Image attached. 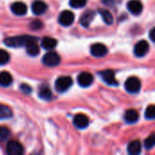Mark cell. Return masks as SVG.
Here are the masks:
<instances>
[{
    "mask_svg": "<svg viewBox=\"0 0 155 155\" xmlns=\"http://www.w3.org/2000/svg\"><path fill=\"white\" fill-rule=\"evenodd\" d=\"M9 59H10L9 54L5 50L0 49V65H4L7 64Z\"/></svg>",
    "mask_w": 155,
    "mask_h": 155,
    "instance_id": "25",
    "label": "cell"
},
{
    "mask_svg": "<svg viewBox=\"0 0 155 155\" xmlns=\"http://www.w3.org/2000/svg\"><path fill=\"white\" fill-rule=\"evenodd\" d=\"M87 0H70L69 4L73 8H82L86 5Z\"/></svg>",
    "mask_w": 155,
    "mask_h": 155,
    "instance_id": "27",
    "label": "cell"
},
{
    "mask_svg": "<svg viewBox=\"0 0 155 155\" xmlns=\"http://www.w3.org/2000/svg\"><path fill=\"white\" fill-rule=\"evenodd\" d=\"M154 28H153L152 30H151V32H150V38H151V40L152 41H154L155 39V36H154Z\"/></svg>",
    "mask_w": 155,
    "mask_h": 155,
    "instance_id": "31",
    "label": "cell"
},
{
    "mask_svg": "<svg viewBox=\"0 0 155 155\" xmlns=\"http://www.w3.org/2000/svg\"><path fill=\"white\" fill-rule=\"evenodd\" d=\"M90 52H91V54H92L93 56H95V57H103V56H104V55L107 54L108 49H107V47L104 45L100 44V43H97V44H94L91 46Z\"/></svg>",
    "mask_w": 155,
    "mask_h": 155,
    "instance_id": "8",
    "label": "cell"
},
{
    "mask_svg": "<svg viewBox=\"0 0 155 155\" xmlns=\"http://www.w3.org/2000/svg\"><path fill=\"white\" fill-rule=\"evenodd\" d=\"M6 153L9 155H21L24 153V148L17 141H9L6 145Z\"/></svg>",
    "mask_w": 155,
    "mask_h": 155,
    "instance_id": "5",
    "label": "cell"
},
{
    "mask_svg": "<svg viewBox=\"0 0 155 155\" xmlns=\"http://www.w3.org/2000/svg\"><path fill=\"white\" fill-rule=\"evenodd\" d=\"M10 132L8 128L5 126H0V143H3L9 137Z\"/></svg>",
    "mask_w": 155,
    "mask_h": 155,
    "instance_id": "28",
    "label": "cell"
},
{
    "mask_svg": "<svg viewBox=\"0 0 155 155\" xmlns=\"http://www.w3.org/2000/svg\"><path fill=\"white\" fill-rule=\"evenodd\" d=\"M149 51V44L144 41V40H142L140 42H138L135 46H134V54L138 57H142V56H144Z\"/></svg>",
    "mask_w": 155,
    "mask_h": 155,
    "instance_id": "10",
    "label": "cell"
},
{
    "mask_svg": "<svg viewBox=\"0 0 155 155\" xmlns=\"http://www.w3.org/2000/svg\"><path fill=\"white\" fill-rule=\"evenodd\" d=\"M12 115H13V113L9 107L0 104V120L9 119L12 117Z\"/></svg>",
    "mask_w": 155,
    "mask_h": 155,
    "instance_id": "23",
    "label": "cell"
},
{
    "mask_svg": "<svg viewBox=\"0 0 155 155\" xmlns=\"http://www.w3.org/2000/svg\"><path fill=\"white\" fill-rule=\"evenodd\" d=\"M155 143V136L154 134H152L145 141H144V146L147 150H151L153 149V147L154 146Z\"/></svg>",
    "mask_w": 155,
    "mask_h": 155,
    "instance_id": "26",
    "label": "cell"
},
{
    "mask_svg": "<svg viewBox=\"0 0 155 155\" xmlns=\"http://www.w3.org/2000/svg\"><path fill=\"white\" fill-rule=\"evenodd\" d=\"M100 75L102 77V79L104 80V82L109 85L112 86H116L118 85V82L115 78V74L113 70H104L102 71L100 73Z\"/></svg>",
    "mask_w": 155,
    "mask_h": 155,
    "instance_id": "7",
    "label": "cell"
},
{
    "mask_svg": "<svg viewBox=\"0 0 155 155\" xmlns=\"http://www.w3.org/2000/svg\"><path fill=\"white\" fill-rule=\"evenodd\" d=\"M128 153L132 155L139 154L142 152V144L140 143V141L135 140V141H132L129 144H128Z\"/></svg>",
    "mask_w": 155,
    "mask_h": 155,
    "instance_id": "16",
    "label": "cell"
},
{
    "mask_svg": "<svg viewBox=\"0 0 155 155\" xmlns=\"http://www.w3.org/2000/svg\"><path fill=\"white\" fill-rule=\"evenodd\" d=\"M104 4L107 5H111L113 4V0H103Z\"/></svg>",
    "mask_w": 155,
    "mask_h": 155,
    "instance_id": "32",
    "label": "cell"
},
{
    "mask_svg": "<svg viewBox=\"0 0 155 155\" xmlns=\"http://www.w3.org/2000/svg\"><path fill=\"white\" fill-rule=\"evenodd\" d=\"M11 11L15 15H24L27 12V6L23 2H15L11 5Z\"/></svg>",
    "mask_w": 155,
    "mask_h": 155,
    "instance_id": "13",
    "label": "cell"
},
{
    "mask_svg": "<svg viewBox=\"0 0 155 155\" xmlns=\"http://www.w3.org/2000/svg\"><path fill=\"white\" fill-rule=\"evenodd\" d=\"M74 15L72 11H69V10L63 11L58 17L59 24L64 26L71 25L74 23Z\"/></svg>",
    "mask_w": 155,
    "mask_h": 155,
    "instance_id": "6",
    "label": "cell"
},
{
    "mask_svg": "<svg viewBox=\"0 0 155 155\" xmlns=\"http://www.w3.org/2000/svg\"><path fill=\"white\" fill-rule=\"evenodd\" d=\"M74 124L79 129H84L89 124V118L83 114H78L74 117Z\"/></svg>",
    "mask_w": 155,
    "mask_h": 155,
    "instance_id": "11",
    "label": "cell"
},
{
    "mask_svg": "<svg viewBox=\"0 0 155 155\" xmlns=\"http://www.w3.org/2000/svg\"><path fill=\"white\" fill-rule=\"evenodd\" d=\"M124 86H125V89L127 92H129L131 94H136L141 90L142 84H141V81L139 80V78H137L135 76H132L126 80Z\"/></svg>",
    "mask_w": 155,
    "mask_h": 155,
    "instance_id": "3",
    "label": "cell"
},
{
    "mask_svg": "<svg viewBox=\"0 0 155 155\" xmlns=\"http://www.w3.org/2000/svg\"><path fill=\"white\" fill-rule=\"evenodd\" d=\"M77 82L80 86L82 87H88L90 86L94 82V76L88 73V72H83L81 73L77 77Z\"/></svg>",
    "mask_w": 155,
    "mask_h": 155,
    "instance_id": "9",
    "label": "cell"
},
{
    "mask_svg": "<svg viewBox=\"0 0 155 155\" xmlns=\"http://www.w3.org/2000/svg\"><path fill=\"white\" fill-rule=\"evenodd\" d=\"M43 64L48 67H54L60 64L61 58L59 54L55 52H49L45 54L43 57Z\"/></svg>",
    "mask_w": 155,
    "mask_h": 155,
    "instance_id": "4",
    "label": "cell"
},
{
    "mask_svg": "<svg viewBox=\"0 0 155 155\" xmlns=\"http://www.w3.org/2000/svg\"><path fill=\"white\" fill-rule=\"evenodd\" d=\"M128 10L134 15H138L143 11V4L140 0H130L127 4Z\"/></svg>",
    "mask_w": 155,
    "mask_h": 155,
    "instance_id": "12",
    "label": "cell"
},
{
    "mask_svg": "<svg viewBox=\"0 0 155 155\" xmlns=\"http://www.w3.org/2000/svg\"><path fill=\"white\" fill-rule=\"evenodd\" d=\"M20 89H21V91L23 92V93H25V94H30L31 92H32V88H31V86H29L28 84H21L20 85Z\"/></svg>",
    "mask_w": 155,
    "mask_h": 155,
    "instance_id": "30",
    "label": "cell"
},
{
    "mask_svg": "<svg viewBox=\"0 0 155 155\" xmlns=\"http://www.w3.org/2000/svg\"><path fill=\"white\" fill-rule=\"evenodd\" d=\"M25 50H26V53L30 56H36L39 54V52H40L39 46H38V45L36 43V40L28 43L25 45Z\"/></svg>",
    "mask_w": 155,
    "mask_h": 155,
    "instance_id": "17",
    "label": "cell"
},
{
    "mask_svg": "<svg viewBox=\"0 0 155 155\" xmlns=\"http://www.w3.org/2000/svg\"><path fill=\"white\" fill-rule=\"evenodd\" d=\"M94 15H95V12H94L93 10H88V11L84 12L80 18V24L84 27L89 26L91 22L94 20Z\"/></svg>",
    "mask_w": 155,
    "mask_h": 155,
    "instance_id": "15",
    "label": "cell"
},
{
    "mask_svg": "<svg viewBox=\"0 0 155 155\" xmlns=\"http://www.w3.org/2000/svg\"><path fill=\"white\" fill-rule=\"evenodd\" d=\"M30 27L34 30H38L43 27V23L40 20H35L30 24Z\"/></svg>",
    "mask_w": 155,
    "mask_h": 155,
    "instance_id": "29",
    "label": "cell"
},
{
    "mask_svg": "<svg viewBox=\"0 0 155 155\" xmlns=\"http://www.w3.org/2000/svg\"><path fill=\"white\" fill-rule=\"evenodd\" d=\"M35 40H36V37L31 35H17L6 38L5 40V45L9 47H22Z\"/></svg>",
    "mask_w": 155,
    "mask_h": 155,
    "instance_id": "1",
    "label": "cell"
},
{
    "mask_svg": "<svg viewBox=\"0 0 155 155\" xmlns=\"http://www.w3.org/2000/svg\"><path fill=\"white\" fill-rule=\"evenodd\" d=\"M56 45H57V41L52 37H45V38H43V40L41 42V45L43 46V48H45L46 50L54 49L56 46Z\"/></svg>",
    "mask_w": 155,
    "mask_h": 155,
    "instance_id": "20",
    "label": "cell"
},
{
    "mask_svg": "<svg viewBox=\"0 0 155 155\" xmlns=\"http://www.w3.org/2000/svg\"><path fill=\"white\" fill-rule=\"evenodd\" d=\"M12 83H13V77L8 72L3 71L0 73V85L1 86L6 87V86H9Z\"/></svg>",
    "mask_w": 155,
    "mask_h": 155,
    "instance_id": "19",
    "label": "cell"
},
{
    "mask_svg": "<svg viewBox=\"0 0 155 155\" xmlns=\"http://www.w3.org/2000/svg\"><path fill=\"white\" fill-rule=\"evenodd\" d=\"M38 95L41 99L45 100V101H49L52 98V92L50 90V88L46 85L41 86L39 89V93Z\"/></svg>",
    "mask_w": 155,
    "mask_h": 155,
    "instance_id": "21",
    "label": "cell"
},
{
    "mask_svg": "<svg viewBox=\"0 0 155 155\" xmlns=\"http://www.w3.org/2000/svg\"><path fill=\"white\" fill-rule=\"evenodd\" d=\"M103 20L104 21L105 24L107 25H112L114 23V16L112 15L111 12H109L108 10H104V9H100L99 11Z\"/></svg>",
    "mask_w": 155,
    "mask_h": 155,
    "instance_id": "22",
    "label": "cell"
},
{
    "mask_svg": "<svg viewBox=\"0 0 155 155\" xmlns=\"http://www.w3.org/2000/svg\"><path fill=\"white\" fill-rule=\"evenodd\" d=\"M47 9V5L42 0H36L32 4V12L35 15H40L44 14Z\"/></svg>",
    "mask_w": 155,
    "mask_h": 155,
    "instance_id": "14",
    "label": "cell"
},
{
    "mask_svg": "<svg viewBox=\"0 0 155 155\" xmlns=\"http://www.w3.org/2000/svg\"><path fill=\"white\" fill-rule=\"evenodd\" d=\"M73 84V79L70 76H61L55 81V90L58 93H64L67 91Z\"/></svg>",
    "mask_w": 155,
    "mask_h": 155,
    "instance_id": "2",
    "label": "cell"
},
{
    "mask_svg": "<svg viewBox=\"0 0 155 155\" xmlns=\"http://www.w3.org/2000/svg\"><path fill=\"white\" fill-rule=\"evenodd\" d=\"M145 118L148 120H153L155 117V107L153 104L149 105L145 110Z\"/></svg>",
    "mask_w": 155,
    "mask_h": 155,
    "instance_id": "24",
    "label": "cell"
},
{
    "mask_svg": "<svg viewBox=\"0 0 155 155\" xmlns=\"http://www.w3.org/2000/svg\"><path fill=\"white\" fill-rule=\"evenodd\" d=\"M139 119V114L137 113L136 110L130 109L127 110L125 114H124V120L129 123V124H134L138 121Z\"/></svg>",
    "mask_w": 155,
    "mask_h": 155,
    "instance_id": "18",
    "label": "cell"
}]
</instances>
